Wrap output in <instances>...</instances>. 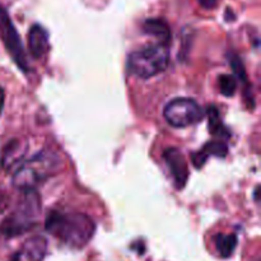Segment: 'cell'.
Listing matches in <instances>:
<instances>
[{"mask_svg":"<svg viewBox=\"0 0 261 261\" xmlns=\"http://www.w3.org/2000/svg\"><path fill=\"white\" fill-rule=\"evenodd\" d=\"M45 228L71 249H83L96 231L93 221L86 214L61 212H51L48 214Z\"/></svg>","mask_w":261,"mask_h":261,"instance_id":"1","label":"cell"},{"mask_svg":"<svg viewBox=\"0 0 261 261\" xmlns=\"http://www.w3.org/2000/svg\"><path fill=\"white\" fill-rule=\"evenodd\" d=\"M63 167V160L56 152L41 150L31 160L25 161L13 176V185L20 191L35 190L38 184L55 176Z\"/></svg>","mask_w":261,"mask_h":261,"instance_id":"2","label":"cell"},{"mask_svg":"<svg viewBox=\"0 0 261 261\" xmlns=\"http://www.w3.org/2000/svg\"><path fill=\"white\" fill-rule=\"evenodd\" d=\"M23 196L14 211L0 224V233L12 239L20 236L36 226L41 212L40 195L35 190L22 191Z\"/></svg>","mask_w":261,"mask_h":261,"instance_id":"3","label":"cell"},{"mask_svg":"<svg viewBox=\"0 0 261 261\" xmlns=\"http://www.w3.org/2000/svg\"><path fill=\"white\" fill-rule=\"evenodd\" d=\"M168 45L154 43L134 51L127 59V69L133 75L142 79L152 78L167 69L170 64Z\"/></svg>","mask_w":261,"mask_h":261,"instance_id":"4","label":"cell"},{"mask_svg":"<svg viewBox=\"0 0 261 261\" xmlns=\"http://www.w3.org/2000/svg\"><path fill=\"white\" fill-rule=\"evenodd\" d=\"M165 119L173 127H186L204 119L203 107L191 98H175L165 107Z\"/></svg>","mask_w":261,"mask_h":261,"instance_id":"5","label":"cell"},{"mask_svg":"<svg viewBox=\"0 0 261 261\" xmlns=\"http://www.w3.org/2000/svg\"><path fill=\"white\" fill-rule=\"evenodd\" d=\"M0 36H2L3 42L14 63L23 71H27L30 66H28L27 55H25L22 40H20L19 33L15 30L14 24L10 20L9 14L3 8H0Z\"/></svg>","mask_w":261,"mask_h":261,"instance_id":"6","label":"cell"},{"mask_svg":"<svg viewBox=\"0 0 261 261\" xmlns=\"http://www.w3.org/2000/svg\"><path fill=\"white\" fill-rule=\"evenodd\" d=\"M163 157L170 168L176 189L181 190L186 185V181L189 178L188 162H186L182 152L177 148H167L163 153Z\"/></svg>","mask_w":261,"mask_h":261,"instance_id":"7","label":"cell"},{"mask_svg":"<svg viewBox=\"0 0 261 261\" xmlns=\"http://www.w3.org/2000/svg\"><path fill=\"white\" fill-rule=\"evenodd\" d=\"M47 240L42 236H33L22 245L10 261H43L47 254Z\"/></svg>","mask_w":261,"mask_h":261,"instance_id":"8","label":"cell"},{"mask_svg":"<svg viewBox=\"0 0 261 261\" xmlns=\"http://www.w3.org/2000/svg\"><path fill=\"white\" fill-rule=\"evenodd\" d=\"M28 149V143L23 140L13 139L5 145L2 155V166L5 171L12 170L20 161L24 158L25 152Z\"/></svg>","mask_w":261,"mask_h":261,"instance_id":"9","label":"cell"},{"mask_svg":"<svg viewBox=\"0 0 261 261\" xmlns=\"http://www.w3.org/2000/svg\"><path fill=\"white\" fill-rule=\"evenodd\" d=\"M28 47L35 59H41L48 50V35L40 24L32 25L28 33Z\"/></svg>","mask_w":261,"mask_h":261,"instance_id":"10","label":"cell"},{"mask_svg":"<svg viewBox=\"0 0 261 261\" xmlns=\"http://www.w3.org/2000/svg\"><path fill=\"white\" fill-rule=\"evenodd\" d=\"M228 153V147L222 140H213L204 145L201 150L193 154V163L196 168H201L205 165L209 155H216V157H226Z\"/></svg>","mask_w":261,"mask_h":261,"instance_id":"11","label":"cell"},{"mask_svg":"<svg viewBox=\"0 0 261 261\" xmlns=\"http://www.w3.org/2000/svg\"><path fill=\"white\" fill-rule=\"evenodd\" d=\"M143 31L157 38L160 43L168 45L171 41V30L167 22L161 18H149L143 24Z\"/></svg>","mask_w":261,"mask_h":261,"instance_id":"12","label":"cell"},{"mask_svg":"<svg viewBox=\"0 0 261 261\" xmlns=\"http://www.w3.org/2000/svg\"><path fill=\"white\" fill-rule=\"evenodd\" d=\"M214 242H216V249L218 251L219 256L223 257V259H227V257L231 256L234 252L237 246V236L236 234H223L219 233L217 234L216 239H214Z\"/></svg>","mask_w":261,"mask_h":261,"instance_id":"13","label":"cell"},{"mask_svg":"<svg viewBox=\"0 0 261 261\" xmlns=\"http://www.w3.org/2000/svg\"><path fill=\"white\" fill-rule=\"evenodd\" d=\"M208 117H209V132L211 134L217 135V137H229V133L224 127L223 122L221 120V115L219 111L217 110L216 106H211L208 109Z\"/></svg>","mask_w":261,"mask_h":261,"instance_id":"14","label":"cell"},{"mask_svg":"<svg viewBox=\"0 0 261 261\" xmlns=\"http://www.w3.org/2000/svg\"><path fill=\"white\" fill-rule=\"evenodd\" d=\"M219 89L221 93L226 97H232L236 93L237 81L231 74H222L219 76Z\"/></svg>","mask_w":261,"mask_h":261,"instance_id":"15","label":"cell"},{"mask_svg":"<svg viewBox=\"0 0 261 261\" xmlns=\"http://www.w3.org/2000/svg\"><path fill=\"white\" fill-rule=\"evenodd\" d=\"M229 64H231V66L233 68V71L237 74V76H239L242 82L246 81V71H245L244 64H242L241 59L237 55H232L231 59H229Z\"/></svg>","mask_w":261,"mask_h":261,"instance_id":"16","label":"cell"},{"mask_svg":"<svg viewBox=\"0 0 261 261\" xmlns=\"http://www.w3.org/2000/svg\"><path fill=\"white\" fill-rule=\"evenodd\" d=\"M198 3L205 9H213L218 5L219 0H198Z\"/></svg>","mask_w":261,"mask_h":261,"instance_id":"17","label":"cell"},{"mask_svg":"<svg viewBox=\"0 0 261 261\" xmlns=\"http://www.w3.org/2000/svg\"><path fill=\"white\" fill-rule=\"evenodd\" d=\"M7 201H8L7 194H5V190L3 189V186L0 185V212L7 206Z\"/></svg>","mask_w":261,"mask_h":261,"instance_id":"18","label":"cell"},{"mask_svg":"<svg viewBox=\"0 0 261 261\" xmlns=\"http://www.w3.org/2000/svg\"><path fill=\"white\" fill-rule=\"evenodd\" d=\"M4 99H5V93H4V89L0 87V115H2L3 111V107H4Z\"/></svg>","mask_w":261,"mask_h":261,"instance_id":"19","label":"cell"}]
</instances>
